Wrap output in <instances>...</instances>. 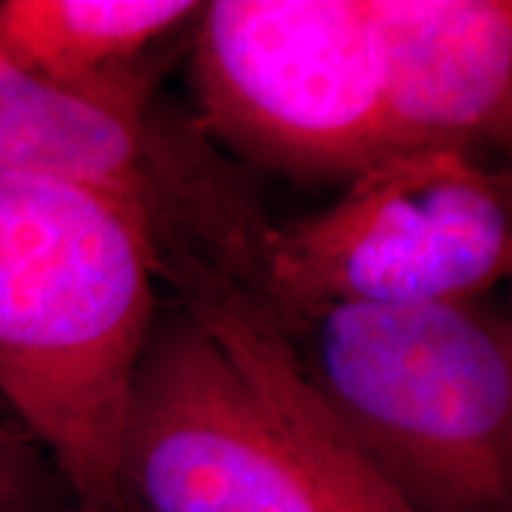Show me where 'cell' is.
<instances>
[{
	"label": "cell",
	"mask_w": 512,
	"mask_h": 512,
	"mask_svg": "<svg viewBox=\"0 0 512 512\" xmlns=\"http://www.w3.org/2000/svg\"><path fill=\"white\" fill-rule=\"evenodd\" d=\"M143 205L57 177H0V399L74 512H128L120 433L157 322Z\"/></svg>",
	"instance_id": "obj_1"
},
{
	"label": "cell",
	"mask_w": 512,
	"mask_h": 512,
	"mask_svg": "<svg viewBox=\"0 0 512 512\" xmlns=\"http://www.w3.org/2000/svg\"><path fill=\"white\" fill-rule=\"evenodd\" d=\"M305 384L413 512H507L512 333L476 302H336L276 319Z\"/></svg>",
	"instance_id": "obj_2"
},
{
	"label": "cell",
	"mask_w": 512,
	"mask_h": 512,
	"mask_svg": "<svg viewBox=\"0 0 512 512\" xmlns=\"http://www.w3.org/2000/svg\"><path fill=\"white\" fill-rule=\"evenodd\" d=\"M510 262V174L467 151L416 148L367 165L311 217L268 222L237 282L285 319L336 302H476Z\"/></svg>",
	"instance_id": "obj_3"
},
{
	"label": "cell",
	"mask_w": 512,
	"mask_h": 512,
	"mask_svg": "<svg viewBox=\"0 0 512 512\" xmlns=\"http://www.w3.org/2000/svg\"><path fill=\"white\" fill-rule=\"evenodd\" d=\"M194 126L293 177L387 157L367 0H217L194 35Z\"/></svg>",
	"instance_id": "obj_4"
},
{
	"label": "cell",
	"mask_w": 512,
	"mask_h": 512,
	"mask_svg": "<svg viewBox=\"0 0 512 512\" xmlns=\"http://www.w3.org/2000/svg\"><path fill=\"white\" fill-rule=\"evenodd\" d=\"M120 484L137 512H328L254 384L185 311L154 322L137 362Z\"/></svg>",
	"instance_id": "obj_5"
},
{
	"label": "cell",
	"mask_w": 512,
	"mask_h": 512,
	"mask_svg": "<svg viewBox=\"0 0 512 512\" xmlns=\"http://www.w3.org/2000/svg\"><path fill=\"white\" fill-rule=\"evenodd\" d=\"M387 154L504 143L512 123L507 0H367Z\"/></svg>",
	"instance_id": "obj_6"
},
{
	"label": "cell",
	"mask_w": 512,
	"mask_h": 512,
	"mask_svg": "<svg viewBox=\"0 0 512 512\" xmlns=\"http://www.w3.org/2000/svg\"><path fill=\"white\" fill-rule=\"evenodd\" d=\"M191 126L131 123L57 92L0 57V177H57L106 188L163 211Z\"/></svg>",
	"instance_id": "obj_7"
},
{
	"label": "cell",
	"mask_w": 512,
	"mask_h": 512,
	"mask_svg": "<svg viewBox=\"0 0 512 512\" xmlns=\"http://www.w3.org/2000/svg\"><path fill=\"white\" fill-rule=\"evenodd\" d=\"M197 12L188 0H6L0 57L57 92L143 123L151 109L143 60Z\"/></svg>",
	"instance_id": "obj_8"
},
{
	"label": "cell",
	"mask_w": 512,
	"mask_h": 512,
	"mask_svg": "<svg viewBox=\"0 0 512 512\" xmlns=\"http://www.w3.org/2000/svg\"><path fill=\"white\" fill-rule=\"evenodd\" d=\"M0 512H74L52 458L15 424H0Z\"/></svg>",
	"instance_id": "obj_9"
},
{
	"label": "cell",
	"mask_w": 512,
	"mask_h": 512,
	"mask_svg": "<svg viewBox=\"0 0 512 512\" xmlns=\"http://www.w3.org/2000/svg\"><path fill=\"white\" fill-rule=\"evenodd\" d=\"M128 512H137V510H128Z\"/></svg>",
	"instance_id": "obj_10"
}]
</instances>
